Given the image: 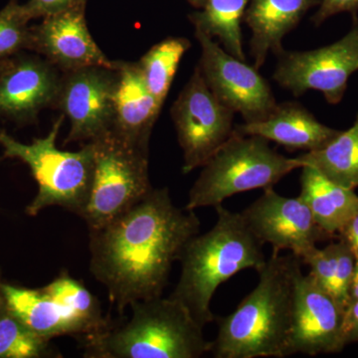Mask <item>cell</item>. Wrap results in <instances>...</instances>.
<instances>
[{
  "instance_id": "cell-31",
  "label": "cell",
  "mask_w": 358,
  "mask_h": 358,
  "mask_svg": "<svg viewBox=\"0 0 358 358\" xmlns=\"http://www.w3.org/2000/svg\"><path fill=\"white\" fill-rule=\"evenodd\" d=\"M355 300H358V259L355 261V274H353L352 286H350L348 303Z\"/></svg>"
},
{
  "instance_id": "cell-25",
  "label": "cell",
  "mask_w": 358,
  "mask_h": 358,
  "mask_svg": "<svg viewBox=\"0 0 358 358\" xmlns=\"http://www.w3.org/2000/svg\"><path fill=\"white\" fill-rule=\"evenodd\" d=\"M22 4L11 0L0 10V60L31 51L32 27Z\"/></svg>"
},
{
  "instance_id": "cell-13",
  "label": "cell",
  "mask_w": 358,
  "mask_h": 358,
  "mask_svg": "<svg viewBox=\"0 0 358 358\" xmlns=\"http://www.w3.org/2000/svg\"><path fill=\"white\" fill-rule=\"evenodd\" d=\"M345 308L301 265L294 279L293 313L287 357L341 352Z\"/></svg>"
},
{
  "instance_id": "cell-2",
  "label": "cell",
  "mask_w": 358,
  "mask_h": 358,
  "mask_svg": "<svg viewBox=\"0 0 358 358\" xmlns=\"http://www.w3.org/2000/svg\"><path fill=\"white\" fill-rule=\"evenodd\" d=\"M301 259L273 253L258 271L256 288L236 310L220 317L210 341L215 358L287 357L293 313L294 279Z\"/></svg>"
},
{
  "instance_id": "cell-26",
  "label": "cell",
  "mask_w": 358,
  "mask_h": 358,
  "mask_svg": "<svg viewBox=\"0 0 358 358\" xmlns=\"http://www.w3.org/2000/svg\"><path fill=\"white\" fill-rule=\"evenodd\" d=\"M336 244V262L334 268L331 291L334 299L346 308L350 301V289L355 274V258L350 247L343 240L339 239Z\"/></svg>"
},
{
  "instance_id": "cell-10",
  "label": "cell",
  "mask_w": 358,
  "mask_h": 358,
  "mask_svg": "<svg viewBox=\"0 0 358 358\" xmlns=\"http://www.w3.org/2000/svg\"><path fill=\"white\" fill-rule=\"evenodd\" d=\"M273 79L282 88L300 96L306 92H322L327 103H341L348 79L358 71V16L352 29L338 41L310 51H282L278 54Z\"/></svg>"
},
{
  "instance_id": "cell-16",
  "label": "cell",
  "mask_w": 358,
  "mask_h": 358,
  "mask_svg": "<svg viewBox=\"0 0 358 358\" xmlns=\"http://www.w3.org/2000/svg\"><path fill=\"white\" fill-rule=\"evenodd\" d=\"M86 3L78 4L42 18L32 27L31 52L38 54L62 73L91 66L114 68L92 37L85 15Z\"/></svg>"
},
{
  "instance_id": "cell-5",
  "label": "cell",
  "mask_w": 358,
  "mask_h": 358,
  "mask_svg": "<svg viewBox=\"0 0 358 358\" xmlns=\"http://www.w3.org/2000/svg\"><path fill=\"white\" fill-rule=\"evenodd\" d=\"M64 120V115H60L46 136L35 138L31 143H20L0 129V160L23 162L38 185L36 196L25 209L29 216H37L52 206L80 216L88 201L94 171L93 143H85L77 152L59 150L56 141Z\"/></svg>"
},
{
  "instance_id": "cell-1",
  "label": "cell",
  "mask_w": 358,
  "mask_h": 358,
  "mask_svg": "<svg viewBox=\"0 0 358 358\" xmlns=\"http://www.w3.org/2000/svg\"><path fill=\"white\" fill-rule=\"evenodd\" d=\"M200 225L194 211L173 204L169 188H152L126 213L89 230L90 271L120 312L162 296L173 263Z\"/></svg>"
},
{
  "instance_id": "cell-14",
  "label": "cell",
  "mask_w": 358,
  "mask_h": 358,
  "mask_svg": "<svg viewBox=\"0 0 358 358\" xmlns=\"http://www.w3.org/2000/svg\"><path fill=\"white\" fill-rule=\"evenodd\" d=\"M241 214L257 239L272 246L273 253L289 250L301 259L317 242L331 238L315 222L300 196H282L273 187L264 189L262 196Z\"/></svg>"
},
{
  "instance_id": "cell-3",
  "label": "cell",
  "mask_w": 358,
  "mask_h": 358,
  "mask_svg": "<svg viewBox=\"0 0 358 358\" xmlns=\"http://www.w3.org/2000/svg\"><path fill=\"white\" fill-rule=\"evenodd\" d=\"M215 208V225L185 245L179 258L180 277L169 296L185 306L202 327L215 320L210 303L218 287L246 268L258 272L267 261L263 244L241 212L228 210L222 204Z\"/></svg>"
},
{
  "instance_id": "cell-9",
  "label": "cell",
  "mask_w": 358,
  "mask_h": 358,
  "mask_svg": "<svg viewBox=\"0 0 358 358\" xmlns=\"http://www.w3.org/2000/svg\"><path fill=\"white\" fill-rule=\"evenodd\" d=\"M235 113L207 86L199 65L171 107L183 155L182 173L202 167L222 147L234 128Z\"/></svg>"
},
{
  "instance_id": "cell-27",
  "label": "cell",
  "mask_w": 358,
  "mask_h": 358,
  "mask_svg": "<svg viewBox=\"0 0 358 358\" xmlns=\"http://www.w3.org/2000/svg\"><path fill=\"white\" fill-rule=\"evenodd\" d=\"M87 1L88 0H29L22 6L28 20H32L60 13L78 4L87 3Z\"/></svg>"
},
{
  "instance_id": "cell-24",
  "label": "cell",
  "mask_w": 358,
  "mask_h": 358,
  "mask_svg": "<svg viewBox=\"0 0 358 358\" xmlns=\"http://www.w3.org/2000/svg\"><path fill=\"white\" fill-rule=\"evenodd\" d=\"M62 357L51 341L32 331L9 308L0 291V358Z\"/></svg>"
},
{
  "instance_id": "cell-32",
  "label": "cell",
  "mask_w": 358,
  "mask_h": 358,
  "mask_svg": "<svg viewBox=\"0 0 358 358\" xmlns=\"http://www.w3.org/2000/svg\"><path fill=\"white\" fill-rule=\"evenodd\" d=\"M194 8L201 9L204 6L205 0H187Z\"/></svg>"
},
{
  "instance_id": "cell-12",
  "label": "cell",
  "mask_w": 358,
  "mask_h": 358,
  "mask_svg": "<svg viewBox=\"0 0 358 358\" xmlns=\"http://www.w3.org/2000/svg\"><path fill=\"white\" fill-rule=\"evenodd\" d=\"M117 65L91 66L63 73L56 109L70 122L65 143H91L114 128Z\"/></svg>"
},
{
  "instance_id": "cell-7",
  "label": "cell",
  "mask_w": 358,
  "mask_h": 358,
  "mask_svg": "<svg viewBox=\"0 0 358 358\" xmlns=\"http://www.w3.org/2000/svg\"><path fill=\"white\" fill-rule=\"evenodd\" d=\"M0 291L26 326L48 341L65 336L81 339L112 326L96 296L66 272L39 289L1 281Z\"/></svg>"
},
{
  "instance_id": "cell-23",
  "label": "cell",
  "mask_w": 358,
  "mask_h": 358,
  "mask_svg": "<svg viewBox=\"0 0 358 358\" xmlns=\"http://www.w3.org/2000/svg\"><path fill=\"white\" fill-rule=\"evenodd\" d=\"M190 47L192 43L185 37H169L152 46L138 62L148 91L162 108L179 63Z\"/></svg>"
},
{
  "instance_id": "cell-34",
  "label": "cell",
  "mask_w": 358,
  "mask_h": 358,
  "mask_svg": "<svg viewBox=\"0 0 358 358\" xmlns=\"http://www.w3.org/2000/svg\"><path fill=\"white\" fill-rule=\"evenodd\" d=\"M1 281H2V280H1V279H0V282H1Z\"/></svg>"
},
{
  "instance_id": "cell-20",
  "label": "cell",
  "mask_w": 358,
  "mask_h": 358,
  "mask_svg": "<svg viewBox=\"0 0 358 358\" xmlns=\"http://www.w3.org/2000/svg\"><path fill=\"white\" fill-rule=\"evenodd\" d=\"M301 169V199L317 225L329 237L336 236L358 212L357 193L336 185L312 166H303Z\"/></svg>"
},
{
  "instance_id": "cell-18",
  "label": "cell",
  "mask_w": 358,
  "mask_h": 358,
  "mask_svg": "<svg viewBox=\"0 0 358 358\" xmlns=\"http://www.w3.org/2000/svg\"><path fill=\"white\" fill-rule=\"evenodd\" d=\"M234 129L239 134L262 136L289 150L307 152L324 148L341 133L317 121L305 106L294 101L277 103L264 121L244 122Z\"/></svg>"
},
{
  "instance_id": "cell-21",
  "label": "cell",
  "mask_w": 358,
  "mask_h": 358,
  "mask_svg": "<svg viewBox=\"0 0 358 358\" xmlns=\"http://www.w3.org/2000/svg\"><path fill=\"white\" fill-rule=\"evenodd\" d=\"M296 159L301 166L317 169L336 185L355 190L358 187V114L352 128L341 131L324 148Z\"/></svg>"
},
{
  "instance_id": "cell-8",
  "label": "cell",
  "mask_w": 358,
  "mask_h": 358,
  "mask_svg": "<svg viewBox=\"0 0 358 358\" xmlns=\"http://www.w3.org/2000/svg\"><path fill=\"white\" fill-rule=\"evenodd\" d=\"M91 143L93 179L88 201L80 215L89 230L126 213L154 188L148 173L150 152L134 147L114 131Z\"/></svg>"
},
{
  "instance_id": "cell-4",
  "label": "cell",
  "mask_w": 358,
  "mask_h": 358,
  "mask_svg": "<svg viewBox=\"0 0 358 358\" xmlns=\"http://www.w3.org/2000/svg\"><path fill=\"white\" fill-rule=\"evenodd\" d=\"M128 322L81 338L91 358H199L210 350L203 327L169 296L136 301Z\"/></svg>"
},
{
  "instance_id": "cell-17",
  "label": "cell",
  "mask_w": 358,
  "mask_h": 358,
  "mask_svg": "<svg viewBox=\"0 0 358 358\" xmlns=\"http://www.w3.org/2000/svg\"><path fill=\"white\" fill-rule=\"evenodd\" d=\"M162 108L148 91L138 62L119 61L113 131L134 147L150 152V140Z\"/></svg>"
},
{
  "instance_id": "cell-33",
  "label": "cell",
  "mask_w": 358,
  "mask_h": 358,
  "mask_svg": "<svg viewBox=\"0 0 358 358\" xmlns=\"http://www.w3.org/2000/svg\"><path fill=\"white\" fill-rule=\"evenodd\" d=\"M9 59H6V60H0V73L2 72V70L6 68L7 63H8Z\"/></svg>"
},
{
  "instance_id": "cell-22",
  "label": "cell",
  "mask_w": 358,
  "mask_h": 358,
  "mask_svg": "<svg viewBox=\"0 0 358 358\" xmlns=\"http://www.w3.org/2000/svg\"><path fill=\"white\" fill-rule=\"evenodd\" d=\"M251 0H205L199 11L190 14L195 31L217 38L224 50L246 61L242 40L241 23Z\"/></svg>"
},
{
  "instance_id": "cell-6",
  "label": "cell",
  "mask_w": 358,
  "mask_h": 358,
  "mask_svg": "<svg viewBox=\"0 0 358 358\" xmlns=\"http://www.w3.org/2000/svg\"><path fill=\"white\" fill-rule=\"evenodd\" d=\"M301 166L296 157L278 154L262 136L242 134L234 129L229 140L202 166L185 208L194 211L216 207L238 193L273 187Z\"/></svg>"
},
{
  "instance_id": "cell-30",
  "label": "cell",
  "mask_w": 358,
  "mask_h": 358,
  "mask_svg": "<svg viewBox=\"0 0 358 358\" xmlns=\"http://www.w3.org/2000/svg\"><path fill=\"white\" fill-rule=\"evenodd\" d=\"M338 237L350 247L355 258L358 259V212L341 228Z\"/></svg>"
},
{
  "instance_id": "cell-28",
  "label": "cell",
  "mask_w": 358,
  "mask_h": 358,
  "mask_svg": "<svg viewBox=\"0 0 358 358\" xmlns=\"http://www.w3.org/2000/svg\"><path fill=\"white\" fill-rule=\"evenodd\" d=\"M341 13H350L357 16L358 0H320L317 13L313 14L312 22L315 26H320L331 16Z\"/></svg>"
},
{
  "instance_id": "cell-19",
  "label": "cell",
  "mask_w": 358,
  "mask_h": 358,
  "mask_svg": "<svg viewBox=\"0 0 358 358\" xmlns=\"http://www.w3.org/2000/svg\"><path fill=\"white\" fill-rule=\"evenodd\" d=\"M320 0H251L245 11L243 22L252 31L250 52L254 67L260 69L268 53L284 51L282 39L294 30Z\"/></svg>"
},
{
  "instance_id": "cell-29",
  "label": "cell",
  "mask_w": 358,
  "mask_h": 358,
  "mask_svg": "<svg viewBox=\"0 0 358 358\" xmlns=\"http://www.w3.org/2000/svg\"><path fill=\"white\" fill-rule=\"evenodd\" d=\"M358 341V300L346 306L343 322V343L345 346Z\"/></svg>"
},
{
  "instance_id": "cell-15",
  "label": "cell",
  "mask_w": 358,
  "mask_h": 358,
  "mask_svg": "<svg viewBox=\"0 0 358 358\" xmlns=\"http://www.w3.org/2000/svg\"><path fill=\"white\" fill-rule=\"evenodd\" d=\"M63 73L38 54L25 52L9 59L0 73V119L24 126L55 107Z\"/></svg>"
},
{
  "instance_id": "cell-11",
  "label": "cell",
  "mask_w": 358,
  "mask_h": 358,
  "mask_svg": "<svg viewBox=\"0 0 358 358\" xmlns=\"http://www.w3.org/2000/svg\"><path fill=\"white\" fill-rule=\"evenodd\" d=\"M195 37L201 47L199 67L212 93L241 115L246 124L267 119L278 103L258 69L231 55L203 33L195 31Z\"/></svg>"
}]
</instances>
